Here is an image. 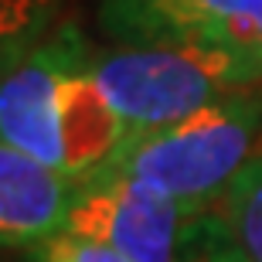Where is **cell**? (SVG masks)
I'll return each instance as SVG.
<instances>
[{"label":"cell","instance_id":"11","mask_svg":"<svg viewBox=\"0 0 262 262\" xmlns=\"http://www.w3.org/2000/svg\"><path fill=\"white\" fill-rule=\"evenodd\" d=\"M34 262H129V259L102 242H92V238H82V235H72L61 228L58 235L34 245Z\"/></svg>","mask_w":262,"mask_h":262},{"label":"cell","instance_id":"4","mask_svg":"<svg viewBox=\"0 0 262 262\" xmlns=\"http://www.w3.org/2000/svg\"><path fill=\"white\" fill-rule=\"evenodd\" d=\"M198 211L194 204L160 194L113 167L75 181L65 232L102 242L129 262H177L184 228Z\"/></svg>","mask_w":262,"mask_h":262},{"label":"cell","instance_id":"3","mask_svg":"<svg viewBox=\"0 0 262 262\" xmlns=\"http://www.w3.org/2000/svg\"><path fill=\"white\" fill-rule=\"evenodd\" d=\"M99 28L116 45L218 55L262 82V0H102Z\"/></svg>","mask_w":262,"mask_h":262},{"label":"cell","instance_id":"2","mask_svg":"<svg viewBox=\"0 0 262 262\" xmlns=\"http://www.w3.org/2000/svg\"><path fill=\"white\" fill-rule=\"evenodd\" d=\"M92 68L102 92L129 126V136L170 126L232 92L255 89L252 75L232 61L167 45L96 48Z\"/></svg>","mask_w":262,"mask_h":262},{"label":"cell","instance_id":"5","mask_svg":"<svg viewBox=\"0 0 262 262\" xmlns=\"http://www.w3.org/2000/svg\"><path fill=\"white\" fill-rule=\"evenodd\" d=\"M89 51L85 34L61 24L0 72V143L61 170L58 89Z\"/></svg>","mask_w":262,"mask_h":262},{"label":"cell","instance_id":"10","mask_svg":"<svg viewBox=\"0 0 262 262\" xmlns=\"http://www.w3.org/2000/svg\"><path fill=\"white\" fill-rule=\"evenodd\" d=\"M177 262H249V255L242 252L222 208H204L184 228Z\"/></svg>","mask_w":262,"mask_h":262},{"label":"cell","instance_id":"1","mask_svg":"<svg viewBox=\"0 0 262 262\" xmlns=\"http://www.w3.org/2000/svg\"><path fill=\"white\" fill-rule=\"evenodd\" d=\"M259 150L262 92L242 89L170 126L129 136L109 167L167 198L214 208Z\"/></svg>","mask_w":262,"mask_h":262},{"label":"cell","instance_id":"6","mask_svg":"<svg viewBox=\"0 0 262 262\" xmlns=\"http://www.w3.org/2000/svg\"><path fill=\"white\" fill-rule=\"evenodd\" d=\"M75 181L0 143V249L41 245L65 228Z\"/></svg>","mask_w":262,"mask_h":262},{"label":"cell","instance_id":"8","mask_svg":"<svg viewBox=\"0 0 262 262\" xmlns=\"http://www.w3.org/2000/svg\"><path fill=\"white\" fill-rule=\"evenodd\" d=\"M61 0H0V72L58 28Z\"/></svg>","mask_w":262,"mask_h":262},{"label":"cell","instance_id":"9","mask_svg":"<svg viewBox=\"0 0 262 262\" xmlns=\"http://www.w3.org/2000/svg\"><path fill=\"white\" fill-rule=\"evenodd\" d=\"M218 208L228 218L249 262H262V150L242 167Z\"/></svg>","mask_w":262,"mask_h":262},{"label":"cell","instance_id":"7","mask_svg":"<svg viewBox=\"0 0 262 262\" xmlns=\"http://www.w3.org/2000/svg\"><path fill=\"white\" fill-rule=\"evenodd\" d=\"M92 58H96V48L68 72V78L58 89L61 170L72 181H82L109 167L129 140V126L102 92Z\"/></svg>","mask_w":262,"mask_h":262}]
</instances>
